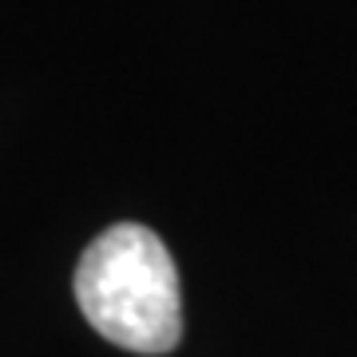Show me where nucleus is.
Returning <instances> with one entry per match:
<instances>
[{
	"mask_svg": "<svg viewBox=\"0 0 357 357\" xmlns=\"http://www.w3.org/2000/svg\"><path fill=\"white\" fill-rule=\"evenodd\" d=\"M72 290L91 330L128 354H171L183 337L175 258L139 222L103 230L79 258Z\"/></svg>",
	"mask_w": 357,
	"mask_h": 357,
	"instance_id": "1",
	"label": "nucleus"
}]
</instances>
